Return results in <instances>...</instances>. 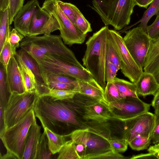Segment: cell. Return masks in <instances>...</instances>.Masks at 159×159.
I'll return each instance as SVG.
<instances>
[{
    "instance_id": "6da1fadb",
    "label": "cell",
    "mask_w": 159,
    "mask_h": 159,
    "mask_svg": "<svg viewBox=\"0 0 159 159\" xmlns=\"http://www.w3.org/2000/svg\"><path fill=\"white\" fill-rule=\"evenodd\" d=\"M33 109L43 128L58 134H67L66 130L70 127L81 125L67 99L56 100L39 95Z\"/></svg>"
},
{
    "instance_id": "7a4b0ae2",
    "label": "cell",
    "mask_w": 159,
    "mask_h": 159,
    "mask_svg": "<svg viewBox=\"0 0 159 159\" xmlns=\"http://www.w3.org/2000/svg\"><path fill=\"white\" fill-rule=\"evenodd\" d=\"M20 47L34 59L49 55L80 67H84L66 46L60 35L27 36L20 42Z\"/></svg>"
},
{
    "instance_id": "3957f363",
    "label": "cell",
    "mask_w": 159,
    "mask_h": 159,
    "mask_svg": "<svg viewBox=\"0 0 159 159\" xmlns=\"http://www.w3.org/2000/svg\"><path fill=\"white\" fill-rule=\"evenodd\" d=\"M109 28L102 27L94 33L86 43V49L82 59L83 65L97 82L104 89L106 47Z\"/></svg>"
},
{
    "instance_id": "277c9868",
    "label": "cell",
    "mask_w": 159,
    "mask_h": 159,
    "mask_svg": "<svg viewBox=\"0 0 159 159\" xmlns=\"http://www.w3.org/2000/svg\"><path fill=\"white\" fill-rule=\"evenodd\" d=\"M68 100L76 114L86 121L101 124L113 119L110 106L105 101L78 93Z\"/></svg>"
},
{
    "instance_id": "5b68a950",
    "label": "cell",
    "mask_w": 159,
    "mask_h": 159,
    "mask_svg": "<svg viewBox=\"0 0 159 159\" xmlns=\"http://www.w3.org/2000/svg\"><path fill=\"white\" fill-rule=\"evenodd\" d=\"M36 122L33 109L17 123L0 133V138L7 152L12 153L18 159H22L25 140L29 129Z\"/></svg>"
},
{
    "instance_id": "8992f818",
    "label": "cell",
    "mask_w": 159,
    "mask_h": 159,
    "mask_svg": "<svg viewBox=\"0 0 159 159\" xmlns=\"http://www.w3.org/2000/svg\"><path fill=\"white\" fill-rule=\"evenodd\" d=\"M39 96L36 90L25 91L21 94L12 93L4 107L5 129L17 123L33 109Z\"/></svg>"
},
{
    "instance_id": "52a82bcc",
    "label": "cell",
    "mask_w": 159,
    "mask_h": 159,
    "mask_svg": "<svg viewBox=\"0 0 159 159\" xmlns=\"http://www.w3.org/2000/svg\"><path fill=\"white\" fill-rule=\"evenodd\" d=\"M35 60L39 65L42 75L54 74L85 81L94 79L85 68L80 67L51 55H45Z\"/></svg>"
},
{
    "instance_id": "ba28073f",
    "label": "cell",
    "mask_w": 159,
    "mask_h": 159,
    "mask_svg": "<svg viewBox=\"0 0 159 159\" xmlns=\"http://www.w3.org/2000/svg\"><path fill=\"white\" fill-rule=\"evenodd\" d=\"M102 131L87 128L75 130L68 135L74 143L84 145L88 154L112 149L108 142L109 138Z\"/></svg>"
},
{
    "instance_id": "9c48e42d",
    "label": "cell",
    "mask_w": 159,
    "mask_h": 159,
    "mask_svg": "<svg viewBox=\"0 0 159 159\" xmlns=\"http://www.w3.org/2000/svg\"><path fill=\"white\" fill-rule=\"evenodd\" d=\"M108 36L120 59L121 72L132 82L136 84L143 72L127 48L123 38L116 30L109 29Z\"/></svg>"
},
{
    "instance_id": "30bf717a",
    "label": "cell",
    "mask_w": 159,
    "mask_h": 159,
    "mask_svg": "<svg viewBox=\"0 0 159 159\" xmlns=\"http://www.w3.org/2000/svg\"><path fill=\"white\" fill-rule=\"evenodd\" d=\"M125 33L123 38L125 44L137 65L143 69L151 39L139 26Z\"/></svg>"
},
{
    "instance_id": "8fae6325",
    "label": "cell",
    "mask_w": 159,
    "mask_h": 159,
    "mask_svg": "<svg viewBox=\"0 0 159 159\" xmlns=\"http://www.w3.org/2000/svg\"><path fill=\"white\" fill-rule=\"evenodd\" d=\"M113 119L123 122L149 111L151 104L139 97H126L120 101L108 103Z\"/></svg>"
},
{
    "instance_id": "7c38bea8",
    "label": "cell",
    "mask_w": 159,
    "mask_h": 159,
    "mask_svg": "<svg viewBox=\"0 0 159 159\" xmlns=\"http://www.w3.org/2000/svg\"><path fill=\"white\" fill-rule=\"evenodd\" d=\"M123 138L128 143L139 136L151 137L155 122V114L149 111L124 121Z\"/></svg>"
},
{
    "instance_id": "4fadbf2b",
    "label": "cell",
    "mask_w": 159,
    "mask_h": 159,
    "mask_svg": "<svg viewBox=\"0 0 159 159\" xmlns=\"http://www.w3.org/2000/svg\"><path fill=\"white\" fill-rule=\"evenodd\" d=\"M59 29V25L56 19L40 7L32 17L27 36L50 34Z\"/></svg>"
},
{
    "instance_id": "5bb4252c",
    "label": "cell",
    "mask_w": 159,
    "mask_h": 159,
    "mask_svg": "<svg viewBox=\"0 0 159 159\" xmlns=\"http://www.w3.org/2000/svg\"><path fill=\"white\" fill-rule=\"evenodd\" d=\"M38 0H30L24 5L14 17V28L24 37L28 35L32 17L40 7Z\"/></svg>"
},
{
    "instance_id": "9a60e30c",
    "label": "cell",
    "mask_w": 159,
    "mask_h": 159,
    "mask_svg": "<svg viewBox=\"0 0 159 159\" xmlns=\"http://www.w3.org/2000/svg\"><path fill=\"white\" fill-rule=\"evenodd\" d=\"M135 5L134 0H118L110 22L115 30H120L129 24Z\"/></svg>"
},
{
    "instance_id": "2e32d148",
    "label": "cell",
    "mask_w": 159,
    "mask_h": 159,
    "mask_svg": "<svg viewBox=\"0 0 159 159\" xmlns=\"http://www.w3.org/2000/svg\"><path fill=\"white\" fill-rule=\"evenodd\" d=\"M6 73V79L9 92L22 93L25 91L24 82L18 61L15 56L11 58Z\"/></svg>"
},
{
    "instance_id": "e0dca14e",
    "label": "cell",
    "mask_w": 159,
    "mask_h": 159,
    "mask_svg": "<svg viewBox=\"0 0 159 159\" xmlns=\"http://www.w3.org/2000/svg\"><path fill=\"white\" fill-rule=\"evenodd\" d=\"M40 126L37 122L31 126L25 140L22 159H35L37 147L41 134Z\"/></svg>"
},
{
    "instance_id": "ac0fdd59",
    "label": "cell",
    "mask_w": 159,
    "mask_h": 159,
    "mask_svg": "<svg viewBox=\"0 0 159 159\" xmlns=\"http://www.w3.org/2000/svg\"><path fill=\"white\" fill-rule=\"evenodd\" d=\"M138 95L145 97L155 95L159 90V84L152 74L143 71L135 84Z\"/></svg>"
},
{
    "instance_id": "d6986e66",
    "label": "cell",
    "mask_w": 159,
    "mask_h": 159,
    "mask_svg": "<svg viewBox=\"0 0 159 159\" xmlns=\"http://www.w3.org/2000/svg\"><path fill=\"white\" fill-rule=\"evenodd\" d=\"M76 80L78 85L77 93L106 102L104 98V89L94 79L89 81H85L79 79Z\"/></svg>"
},
{
    "instance_id": "ffe728a7",
    "label": "cell",
    "mask_w": 159,
    "mask_h": 159,
    "mask_svg": "<svg viewBox=\"0 0 159 159\" xmlns=\"http://www.w3.org/2000/svg\"><path fill=\"white\" fill-rule=\"evenodd\" d=\"M34 75L37 82V90L46 84L36 61L29 54L20 48L16 54Z\"/></svg>"
},
{
    "instance_id": "44dd1931",
    "label": "cell",
    "mask_w": 159,
    "mask_h": 159,
    "mask_svg": "<svg viewBox=\"0 0 159 159\" xmlns=\"http://www.w3.org/2000/svg\"><path fill=\"white\" fill-rule=\"evenodd\" d=\"M24 82L25 91L37 90V82L32 71L26 66L17 55L15 56Z\"/></svg>"
},
{
    "instance_id": "7402d4cb",
    "label": "cell",
    "mask_w": 159,
    "mask_h": 159,
    "mask_svg": "<svg viewBox=\"0 0 159 159\" xmlns=\"http://www.w3.org/2000/svg\"><path fill=\"white\" fill-rule=\"evenodd\" d=\"M46 134L49 149L53 155L59 153L66 142L68 134L61 135L56 133L47 127L43 128Z\"/></svg>"
},
{
    "instance_id": "603a6c76",
    "label": "cell",
    "mask_w": 159,
    "mask_h": 159,
    "mask_svg": "<svg viewBox=\"0 0 159 159\" xmlns=\"http://www.w3.org/2000/svg\"><path fill=\"white\" fill-rule=\"evenodd\" d=\"M113 83L123 98L138 97L135 84L116 77L115 78Z\"/></svg>"
},
{
    "instance_id": "cb8c5ba5",
    "label": "cell",
    "mask_w": 159,
    "mask_h": 159,
    "mask_svg": "<svg viewBox=\"0 0 159 159\" xmlns=\"http://www.w3.org/2000/svg\"><path fill=\"white\" fill-rule=\"evenodd\" d=\"M93 9L100 16L106 26L110 25L114 7L109 6L101 0H93Z\"/></svg>"
},
{
    "instance_id": "d4e9b609",
    "label": "cell",
    "mask_w": 159,
    "mask_h": 159,
    "mask_svg": "<svg viewBox=\"0 0 159 159\" xmlns=\"http://www.w3.org/2000/svg\"><path fill=\"white\" fill-rule=\"evenodd\" d=\"M77 93L71 91L53 89L45 86L42 90L39 96H49L54 100H63L72 98Z\"/></svg>"
},
{
    "instance_id": "484cf974",
    "label": "cell",
    "mask_w": 159,
    "mask_h": 159,
    "mask_svg": "<svg viewBox=\"0 0 159 159\" xmlns=\"http://www.w3.org/2000/svg\"><path fill=\"white\" fill-rule=\"evenodd\" d=\"M52 155L49 148L46 134L44 130L40 138L35 159H52Z\"/></svg>"
},
{
    "instance_id": "4316f807",
    "label": "cell",
    "mask_w": 159,
    "mask_h": 159,
    "mask_svg": "<svg viewBox=\"0 0 159 159\" xmlns=\"http://www.w3.org/2000/svg\"><path fill=\"white\" fill-rule=\"evenodd\" d=\"M150 4L142 18L134 24L140 23L139 26L142 28L145 32L148 23L151 18L154 15H159V0H154Z\"/></svg>"
},
{
    "instance_id": "83f0119b",
    "label": "cell",
    "mask_w": 159,
    "mask_h": 159,
    "mask_svg": "<svg viewBox=\"0 0 159 159\" xmlns=\"http://www.w3.org/2000/svg\"><path fill=\"white\" fill-rule=\"evenodd\" d=\"M6 79V70L0 64V105L3 107L6 105L11 95Z\"/></svg>"
},
{
    "instance_id": "f1b7e54d",
    "label": "cell",
    "mask_w": 159,
    "mask_h": 159,
    "mask_svg": "<svg viewBox=\"0 0 159 159\" xmlns=\"http://www.w3.org/2000/svg\"><path fill=\"white\" fill-rule=\"evenodd\" d=\"M10 25L9 8L0 11V50L4 44L7 33L11 31Z\"/></svg>"
},
{
    "instance_id": "f546056e",
    "label": "cell",
    "mask_w": 159,
    "mask_h": 159,
    "mask_svg": "<svg viewBox=\"0 0 159 159\" xmlns=\"http://www.w3.org/2000/svg\"><path fill=\"white\" fill-rule=\"evenodd\" d=\"M58 159H80L75 143L71 139L66 141L59 152Z\"/></svg>"
},
{
    "instance_id": "4dcf8cb0",
    "label": "cell",
    "mask_w": 159,
    "mask_h": 159,
    "mask_svg": "<svg viewBox=\"0 0 159 159\" xmlns=\"http://www.w3.org/2000/svg\"><path fill=\"white\" fill-rule=\"evenodd\" d=\"M104 98L105 101L108 104L117 102L125 98L121 96L113 82H107L104 89Z\"/></svg>"
},
{
    "instance_id": "1f68e13d",
    "label": "cell",
    "mask_w": 159,
    "mask_h": 159,
    "mask_svg": "<svg viewBox=\"0 0 159 159\" xmlns=\"http://www.w3.org/2000/svg\"><path fill=\"white\" fill-rule=\"evenodd\" d=\"M75 17V25L77 28L84 34L92 31L90 23L85 18L79 9L74 6Z\"/></svg>"
},
{
    "instance_id": "d6a6232c",
    "label": "cell",
    "mask_w": 159,
    "mask_h": 159,
    "mask_svg": "<svg viewBox=\"0 0 159 159\" xmlns=\"http://www.w3.org/2000/svg\"><path fill=\"white\" fill-rule=\"evenodd\" d=\"M106 61L115 65L120 70L122 68V64L120 57L113 47L107 34L106 47Z\"/></svg>"
},
{
    "instance_id": "836d02e7",
    "label": "cell",
    "mask_w": 159,
    "mask_h": 159,
    "mask_svg": "<svg viewBox=\"0 0 159 159\" xmlns=\"http://www.w3.org/2000/svg\"><path fill=\"white\" fill-rule=\"evenodd\" d=\"M10 31L7 33L4 44L2 49L0 50V63L4 67L6 72L9 61L11 57L13 56L8 41V38Z\"/></svg>"
},
{
    "instance_id": "e575fe53",
    "label": "cell",
    "mask_w": 159,
    "mask_h": 159,
    "mask_svg": "<svg viewBox=\"0 0 159 159\" xmlns=\"http://www.w3.org/2000/svg\"><path fill=\"white\" fill-rule=\"evenodd\" d=\"M129 158L114 152L112 149L99 152L87 154L84 159H125Z\"/></svg>"
},
{
    "instance_id": "d590c367",
    "label": "cell",
    "mask_w": 159,
    "mask_h": 159,
    "mask_svg": "<svg viewBox=\"0 0 159 159\" xmlns=\"http://www.w3.org/2000/svg\"><path fill=\"white\" fill-rule=\"evenodd\" d=\"M151 143L150 137L139 136L128 143V145L133 149L140 151L148 148Z\"/></svg>"
},
{
    "instance_id": "8d00e7d4",
    "label": "cell",
    "mask_w": 159,
    "mask_h": 159,
    "mask_svg": "<svg viewBox=\"0 0 159 159\" xmlns=\"http://www.w3.org/2000/svg\"><path fill=\"white\" fill-rule=\"evenodd\" d=\"M24 36L14 28L9 33L8 41L13 56L17 53L16 49L20 47V43L24 38Z\"/></svg>"
},
{
    "instance_id": "74e56055",
    "label": "cell",
    "mask_w": 159,
    "mask_h": 159,
    "mask_svg": "<svg viewBox=\"0 0 159 159\" xmlns=\"http://www.w3.org/2000/svg\"><path fill=\"white\" fill-rule=\"evenodd\" d=\"M159 53V36L151 39L145 62L144 67L150 63Z\"/></svg>"
},
{
    "instance_id": "f35d334b",
    "label": "cell",
    "mask_w": 159,
    "mask_h": 159,
    "mask_svg": "<svg viewBox=\"0 0 159 159\" xmlns=\"http://www.w3.org/2000/svg\"><path fill=\"white\" fill-rule=\"evenodd\" d=\"M42 76L45 83L46 81L50 80L70 83L77 86V82L76 79L70 76L54 74L43 75Z\"/></svg>"
},
{
    "instance_id": "ab89813d",
    "label": "cell",
    "mask_w": 159,
    "mask_h": 159,
    "mask_svg": "<svg viewBox=\"0 0 159 159\" xmlns=\"http://www.w3.org/2000/svg\"><path fill=\"white\" fill-rule=\"evenodd\" d=\"M47 86L50 89L71 91L77 92V86L70 83H66L57 81L48 80L45 82Z\"/></svg>"
},
{
    "instance_id": "60d3db41",
    "label": "cell",
    "mask_w": 159,
    "mask_h": 159,
    "mask_svg": "<svg viewBox=\"0 0 159 159\" xmlns=\"http://www.w3.org/2000/svg\"><path fill=\"white\" fill-rule=\"evenodd\" d=\"M108 142L112 150L117 153L125 151L128 148V143L124 139H110Z\"/></svg>"
},
{
    "instance_id": "b9f144b4",
    "label": "cell",
    "mask_w": 159,
    "mask_h": 159,
    "mask_svg": "<svg viewBox=\"0 0 159 159\" xmlns=\"http://www.w3.org/2000/svg\"><path fill=\"white\" fill-rule=\"evenodd\" d=\"M57 3L64 13L75 25V17L74 7L75 5L70 3L64 2L57 0Z\"/></svg>"
},
{
    "instance_id": "7bdbcfd3",
    "label": "cell",
    "mask_w": 159,
    "mask_h": 159,
    "mask_svg": "<svg viewBox=\"0 0 159 159\" xmlns=\"http://www.w3.org/2000/svg\"><path fill=\"white\" fill-rule=\"evenodd\" d=\"M25 0H9V20L11 25L14 17L24 5Z\"/></svg>"
},
{
    "instance_id": "ee69618b",
    "label": "cell",
    "mask_w": 159,
    "mask_h": 159,
    "mask_svg": "<svg viewBox=\"0 0 159 159\" xmlns=\"http://www.w3.org/2000/svg\"><path fill=\"white\" fill-rule=\"evenodd\" d=\"M119 68L114 64L106 61L105 67V79L106 82H113Z\"/></svg>"
},
{
    "instance_id": "f6af8a7d",
    "label": "cell",
    "mask_w": 159,
    "mask_h": 159,
    "mask_svg": "<svg viewBox=\"0 0 159 159\" xmlns=\"http://www.w3.org/2000/svg\"><path fill=\"white\" fill-rule=\"evenodd\" d=\"M143 70L144 72L152 74L159 84V53L150 63L143 67Z\"/></svg>"
},
{
    "instance_id": "bcb514c9",
    "label": "cell",
    "mask_w": 159,
    "mask_h": 159,
    "mask_svg": "<svg viewBox=\"0 0 159 159\" xmlns=\"http://www.w3.org/2000/svg\"><path fill=\"white\" fill-rule=\"evenodd\" d=\"M146 33L151 39H154L159 36V15L157 16L153 22L146 28Z\"/></svg>"
},
{
    "instance_id": "7dc6e473",
    "label": "cell",
    "mask_w": 159,
    "mask_h": 159,
    "mask_svg": "<svg viewBox=\"0 0 159 159\" xmlns=\"http://www.w3.org/2000/svg\"><path fill=\"white\" fill-rule=\"evenodd\" d=\"M155 115V124L150 137L151 143L157 144L159 143V115Z\"/></svg>"
},
{
    "instance_id": "c3c4849f",
    "label": "cell",
    "mask_w": 159,
    "mask_h": 159,
    "mask_svg": "<svg viewBox=\"0 0 159 159\" xmlns=\"http://www.w3.org/2000/svg\"><path fill=\"white\" fill-rule=\"evenodd\" d=\"M74 143L75 144L76 151L80 157V159H84L85 156L87 154V151L86 147L82 144Z\"/></svg>"
},
{
    "instance_id": "681fc988",
    "label": "cell",
    "mask_w": 159,
    "mask_h": 159,
    "mask_svg": "<svg viewBox=\"0 0 159 159\" xmlns=\"http://www.w3.org/2000/svg\"><path fill=\"white\" fill-rule=\"evenodd\" d=\"M152 105L154 109L155 114L159 115V90L154 96Z\"/></svg>"
},
{
    "instance_id": "f907efd6",
    "label": "cell",
    "mask_w": 159,
    "mask_h": 159,
    "mask_svg": "<svg viewBox=\"0 0 159 159\" xmlns=\"http://www.w3.org/2000/svg\"><path fill=\"white\" fill-rule=\"evenodd\" d=\"M148 151L157 158L159 159V145L157 144L150 146Z\"/></svg>"
},
{
    "instance_id": "816d5d0a",
    "label": "cell",
    "mask_w": 159,
    "mask_h": 159,
    "mask_svg": "<svg viewBox=\"0 0 159 159\" xmlns=\"http://www.w3.org/2000/svg\"><path fill=\"white\" fill-rule=\"evenodd\" d=\"M130 159H156L157 158L154 156L150 153L148 152L147 153L140 154L137 155H133L130 158Z\"/></svg>"
},
{
    "instance_id": "f5cc1de1",
    "label": "cell",
    "mask_w": 159,
    "mask_h": 159,
    "mask_svg": "<svg viewBox=\"0 0 159 159\" xmlns=\"http://www.w3.org/2000/svg\"><path fill=\"white\" fill-rule=\"evenodd\" d=\"M4 107L0 105V133L5 129L4 117Z\"/></svg>"
},
{
    "instance_id": "db71d44e",
    "label": "cell",
    "mask_w": 159,
    "mask_h": 159,
    "mask_svg": "<svg viewBox=\"0 0 159 159\" xmlns=\"http://www.w3.org/2000/svg\"><path fill=\"white\" fill-rule=\"evenodd\" d=\"M154 0H134L136 5L147 8Z\"/></svg>"
},
{
    "instance_id": "11a10c76",
    "label": "cell",
    "mask_w": 159,
    "mask_h": 159,
    "mask_svg": "<svg viewBox=\"0 0 159 159\" xmlns=\"http://www.w3.org/2000/svg\"><path fill=\"white\" fill-rule=\"evenodd\" d=\"M9 0H0V11L9 8Z\"/></svg>"
},
{
    "instance_id": "9f6ffc18",
    "label": "cell",
    "mask_w": 159,
    "mask_h": 159,
    "mask_svg": "<svg viewBox=\"0 0 159 159\" xmlns=\"http://www.w3.org/2000/svg\"><path fill=\"white\" fill-rule=\"evenodd\" d=\"M0 159H16L18 158L13 154L8 152H7V153L3 155H0Z\"/></svg>"
},
{
    "instance_id": "6f0895ef",
    "label": "cell",
    "mask_w": 159,
    "mask_h": 159,
    "mask_svg": "<svg viewBox=\"0 0 159 159\" xmlns=\"http://www.w3.org/2000/svg\"><path fill=\"white\" fill-rule=\"evenodd\" d=\"M107 4L114 7L118 0H101Z\"/></svg>"
},
{
    "instance_id": "680465c9",
    "label": "cell",
    "mask_w": 159,
    "mask_h": 159,
    "mask_svg": "<svg viewBox=\"0 0 159 159\" xmlns=\"http://www.w3.org/2000/svg\"><path fill=\"white\" fill-rule=\"evenodd\" d=\"M159 145V143L157 144Z\"/></svg>"
}]
</instances>
